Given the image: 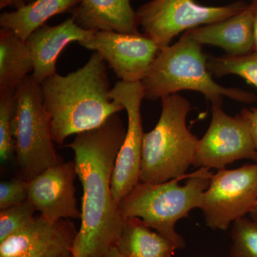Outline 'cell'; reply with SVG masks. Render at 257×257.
Instances as JSON below:
<instances>
[{"label": "cell", "instance_id": "obj_2", "mask_svg": "<svg viewBox=\"0 0 257 257\" xmlns=\"http://www.w3.org/2000/svg\"><path fill=\"white\" fill-rule=\"evenodd\" d=\"M44 105L54 142L99 127L124 107L112 99L106 62L94 52L83 67L66 76L55 74L41 83Z\"/></svg>", "mask_w": 257, "mask_h": 257}, {"label": "cell", "instance_id": "obj_25", "mask_svg": "<svg viewBox=\"0 0 257 257\" xmlns=\"http://www.w3.org/2000/svg\"><path fill=\"white\" fill-rule=\"evenodd\" d=\"M239 115L247 124L257 150V108L243 109Z\"/></svg>", "mask_w": 257, "mask_h": 257}, {"label": "cell", "instance_id": "obj_3", "mask_svg": "<svg viewBox=\"0 0 257 257\" xmlns=\"http://www.w3.org/2000/svg\"><path fill=\"white\" fill-rule=\"evenodd\" d=\"M202 45L182 35L175 45L161 48L142 81L145 99L165 97L183 90L202 93L211 105L222 106L224 96L246 104L256 100L253 93L217 84L208 70Z\"/></svg>", "mask_w": 257, "mask_h": 257}, {"label": "cell", "instance_id": "obj_30", "mask_svg": "<svg viewBox=\"0 0 257 257\" xmlns=\"http://www.w3.org/2000/svg\"><path fill=\"white\" fill-rule=\"evenodd\" d=\"M35 1V0H29V4H30V3H32V2H34Z\"/></svg>", "mask_w": 257, "mask_h": 257}, {"label": "cell", "instance_id": "obj_21", "mask_svg": "<svg viewBox=\"0 0 257 257\" xmlns=\"http://www.w3.org/2000/svg\"><path fill=\"white\" fill-rule=\"evenodd\" d=\"M17 108L16 90L0 92V159L8 162L15 153L13 119Z\"/></svg>", "mask_w": 257, "mask_h": 257}, {"label": "cell", "instance_id": "obj_22", "mask_svg": "<svg viewBox=\"0 0 257 257\" xmlns=\"http://www.w3.org/2000/svg\"><path fill=\"white\" fill-rule=\"evenodd\" d=\"M231 257H257V222L246 216L233 223Z\"/></svg>", "mask_w": 257, "mask_h": 257}, {"label": "cell", "instance_id": "obj_15", "mask_svg": "<svg viewBox=\"0 0 257 257\" xmlns=\"http://www.w3.org/2000/svg\"><path fill=\"white\" fill-rule=\"evenodd\" d=\"M200 45L223 49L226 55H246L254 51L253 11L248 5L239 14L216 23L202 25L184 32Z\"/></svg>", "mask_w": 257, "mask_h": 257}, {"label": "cell", "instance_id": "obj_1", "mask_svg": "<svg viewBox=\"0 0 257 257\" xmlns=\"http://www.w3.org/2000/svg\"><path fill=\"white\" fill-rule=\"evenodd\" d=\"M126 131L117 113L99 127L78 134L67 145L73 150L83 189L73 257H104L119 238L124 218L113 197L111 179Z\"/></svg>", "mask_w": 257, "mask_h": 257}, {"label": "cell", "instance_id": "obj_6", "mask_svg": "<svg viewBox=\"0 0 257 257\" xmlns=\"http://www.w3.org/2000/svg\"><path fill=\"white\" fill-rule=\"evenodd\" d=\"M13 133L22 179L29 182L50 167L62 163L55 150L41 84L32 75L27 77L17 89Z\"/></svg>", "mask_w": 257, "mask_h": 257}, {"label": "cell", "instance_id": "obj_4", "mask_svg": "<svg viewBox=\"0 0 257 257\" xmlns=\"http://www.w3.org/2000/svg\"><path fill=\"white\" fill-rule=\"evenodd\" d=\"M212 175L209 169L201 167L162 183L140 182L119 203L120 213L124 218H139L177 249L184 248L185 241L176 231V224L192 209H200Z\"/></svg>", "mask_w": 257, "mask_h": 257}, {"label": "cell", "instance_id": "obj_14", "mask_svg": "<svg viewBox=\"0 0 257 257\" xmlns=\"http://www.w3.org/2000/svg\"><path fill=\"white\" fill-rule=\"evenodd\" d=\"M95 32L81 28L72 17L55 26L45 24L37 29L25 41L33 60L32 77L41 84L57 74V58L64 49L72 42L89 40Z\"/></svg>", "mask_w": 257, "mask_h": 257}, {"label": "cell", "instance_id": "obj_28", "mask_svg": "<svg viewBox=\"0 0 257 257\" xmlns=\"http://www.w3.org/2000/svg\"><path fill=\"white\" fill-rule=\"evenodd\" d=\"M104 257H125L118 251L117 248L115 247L111 248Z\"/></svg>", "mask_w": 257, "mask_h": 257}, {"label": "cell", "instance_id": "obj_12", "mask_svg": "<svg viewBox=\"0 0 257 257\" xmlns=\"http://www.w3.org/2000/svg\"><path fill=\"white\" fill-rule=\"evenodd\" d=\"M78 230L70 219L52 222L42 216L0 243V257H73Z\"/></svg>", "mask_w": 257, "mask_h": 257}, {"label": "cell", "instance_id": "obj_11", "mask_svg": "<svg viewBox=\"0 0 257 257\" xmlns=\"http://www.w3.org/2000/svg\"><path fill=\"white\" fill-rule=\"evenodd\" d=\"M79 44L97 52L120 81L126 82H142L160 50L153 40L140 32L124 34L101 30Z\"/></svg>", "mask_w": 257, "mask_h": 257}, {"label": "cell", "instance_id": "obj_20", "mask_svg": "<svg viewBox=\"0 0 257 257\" xmlns=\"http://www.w3.org/2000/svg\"><path fill=\"white\" fill-rule=\"evenodd\" d=\"M207 67L216 77L236 74L257 88V52L254 51L243 55L208 57Z\"/></svg>", "mask_w": 257, "mask_h": 257}, {"label": "cell", "instance_id": "obj_29", "mask_svg": "<svg viewBox=\"0 0 257 257\" xmlns=\"http://www.w3.org/2000/svg\"><path fill=\"white\" fill-rule=\"evenodd\" d=\"M250 216V219H252L253 221H256L257 222V206L256 208L249 214H248Z\"/></svg>", "mask_w": 257, "mask_h": 257}, {"label": "cell", "instance_id": "obj_18", "mask_svg": "<svg viewBox=\"0 0 257 257\" xmlns=\"http://www.w3.org/2000/svg\"><path fill=\"white\" fill-rule=\"evenodd\" d=\"M115 247L125 257H172L177 249L139 218H124Z\"/></svg>", "mask_w": 257, "mask_h": 257}, {"label": "cell", "instance_id": "obj_10", "mask_svg": "<svg viewBox=\"0 0 257 257\" xmlns=\"http://www.w3.org/2000/svg\"><path fill=\"white\" fill-rule=\"evenodd\" d=\"M211 113L207 133L198 142L193 165L219 170L241 160L257 163V150L248 125L241 116H229L219 105H211Z\"/></svg>", "mask_w": 257, "mask_h": 257}, {"label": "cell", "instance_id": "obj_23", "mask_svg": "<svg viewBox=\"0 0 257 257\" xmlns=\"http://www.w3.org/2000/svg\"><path fill=\"white\" fill-rule=\"evenodd\" d=\"M36 211L29 200L0 211V243L26 227L35 219Z\"/></svg>", "mask_w": 257, "mask_h": 257}, {"label": "cell", "instance_id": "obj_8", "mask_svg": "<svg viewBox=\"0 0 257 257\" xmlns=\"http://www.w3.org/2000/svg\"><path fill=\"white\" fill-rule=\"evenodd\" d=\"M257 206V163L213 174L200 209L208 227L226 230Z\"/></svg>", "mask_w": 257, "mask_h": 257}, {"label": "cell", "instance_id": "obj_17", "mask_svg": "<svg viewBox=\"0 0 257 257\" xmlns=\"http://www.w3.org/2000/svg\"><path fill=\"white\" fill-rule=\"evenodd\" d=\"M81 0H35L20 9L0 15V28L18 35L23 41L52 17L72 13Z\"/></svg>", "mask_w": 257, "mask_h": 257}, {"label": "cell", "instance_id": "obj_26", "mask_svg": "<svg viewBox=\"0 0 257 257\" xmlns=\"http://www.w3.org/2000/svg\"><path fill=\"white\" fill-rule=\"evenodd\" d=\"M29 4V0H0V9L13 8L18 10Z\"/></svg>", "mask_w": 257, "mask_h": 257}, {"label": "cell", "instance_id": "obj_9", "mask_svg": "<svg viewBox=\"0 0 257 257\" xmlns=\"http://www.w3.org/2000/svg\"><path fill=\"white\" fill-rule=\"evenodd\" d=\"M111 95L124 107L128 117L124 140L116 157L111 179V192L119 204L140 183L145 135L141 105L145 93L141 82L119 81L111 88Z\"/></svg>", "mask_w": 257, "mask_h": 257}, {"label": "cell", "instance_id": "obj_7", "mask_svg": "<svg viewBox=\"0 0 257 257\" xmlns=\"http://www.w3.org/2000/svg\"><path fill=\"white\" fill-rule=\"evenodd\" d=\"M248 6L242 1L209 7L197 4L194 0H152L136 12L144 35L161 49L169 46L181 32L231 18Z\"/></svg>", "mask_w": 257, "mask_h": 257}, {"label": "cell", "instance_id": "obj_19", "mask_svg": "<svg viewBox=\"0 0 257 257\" xmlns=\"http://www.w3.org/2000/svg\"><path fill=\"white\" fill-rule=\"evenodd\" d=\"M33 70L25 42L13 32L0 29V92L16 90Z\"/></svg>", "mask_w": 257, "mask_h": 257}, {"label": "cell", "instance_id": "obj_13", "mask_svg": "<svg viewBox=\"0 0 257 257\" xmlns=\"http://www.w3.org/2000/svg\"><path fill=\"white\" fill-rule=\"evenodd\" d=\"M77 177L75 161L51 167L28 182V200L40 215L56 222L79 219L74 180Z\"/></svg>", "mask_w": 257, "mask_h": 257}, {"label": "cell", "instance_id": "obj_16", "mask_svg": "<svg viewBox=\"0 0 257 257\" xmlns=\"http://www.w3.org/2000/svg\"><path fill=\"white\" fill-rule=\"evenodd\" d=\"M72 14L75 23L85 30L140 32L138 15L130 0H81Z\"/></svg>", "mask_w": 257, "mask_h": 257}, {"label": "cell", "instance_id": "obj_24", "mask_svg": "<svg viewBox=\"0 0 257 257\" xmlns=\"http://www.w3.org/2000/svg\"><path fill=\"white\" fill-rule=\"evenodd\" d=\"M28 200V182L13 179L0 183V209H8Z\"/></svg>", "mask_w": 257, "mask_h": 257}, {"label": "cell", "instance_id": "obj_5", "mask_svg": "<svg viewBox=\"0 0 257 257\" xmlns=\"http://www.w3.org/2000/svg\"><path fill=\"white\" fill-rule=\"evenodd\" d=\"M161 100L160 119L144 135L140 182L162 183L184 177L194 164L199 139L187 126L190 102L178 94Z\"/></svg>", "mask_w": 257, "mask_h": 257}, {"label": "cell", "instance_id": "obj_27", "mask_svg": "<svg viewBox=\"0 0 257 257\" xmlns=\"http://www.w3.org/2000/svg\"><path fill=\"white\" fill-rule=\"evenodd\" d=\"M250 6L253 11V33L254 52H257V0H252Z\"/></svg>", "mask_w": 257, "mask_h": 257}]
</instances>
